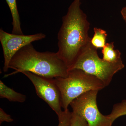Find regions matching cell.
Instances as JSON below:
<instances>
[{
    "instance_id": "1",
    "label": "cell",
    "mask_w": 126,
    "mask_h": 126,
    "mask_svg": "<svg viewBox=\"0 0 126 126\" xmlns=\"http://www.w3.org/2000/svg\"><path fill=\"white\" fill-rule=\"evenodd\" d=\"M81 0H74L63 17L58 35L59 56L69 70L83 49L91 41L89 36L90 24L81 8Z\"/></svg>"
},
{
    "instance_id": "2",
    "label": "cell",
    "mask_w": 126,
    "mask_h": 126,
    "mask_svg": "<svg viewBox=\"0 0 126 126\" xmlns=\"http://www.w3.org/2000/svg\"><path fill=\"white\" fill-rule=\"evenodd\" d=\"M9 68L15 71L9 75L29 72L50 79L67 77L69 69L57 52L37 51L32 43L16 52L9 63Z\"/></svg>"
},
{
    "instance_id": "3",
    "label": "cell",
    "mask_w": 126,
    "mask_h": 126,
    "mask_svg": "<svg viewBox=\"0 0 126 126\" xmlns=\"http://www.w3.org/2000/svg\"><path fill=\"white\" fill-rule=\"evenodd\" d=\"M54 80L60 92L64 110L68 109L71 102L81 94L90 90L99 91L106 87L96 77L77 69L69 70L67 77Z\"/></svg>"
},
{
    "instance_id": "4",
    "label": "cell",
    "mask_w": 126,
    "mask_h": 126,
    "mask_svg": "<svg viewBox=\"0 0 126 126\" xmlns=\"http://www.w3.org/2000/svg\"><path fill=\"white\" fill-rule=\"evenodd\" d=\"M97 49L93 46L90 41L82 50L70 69H81L94 75L101 80L107 87L111 83L115 74L124 68L125 65L122 60L112 63L100 58Z\"/></svg>"
},
{
    "instance_id": "5",
    "label": "cell",
    "mask_w": 126,
    "mask_h": 126,
    "mask_svg": "<svg viewBox=\"0 0 126 126\" xmlns=\"http://www.w3.org/2000/svg\"><path fill=\"white\" fill-rule=\"evenodd\" d=\"M98 90H90L73 100L70 104L72 112L84 118L88 126H112L108 115L102 114L98 108Z\"/></svg>"
},
{
    "instance_id": "6",
    "label": "cell",
    "mask_w": 126,
    "mask_h": 126,
    "mask_svg": "<svg viewBox=\"0 0 126 126\" xmlns=\"http://www.w3.org/2000/svg\"><path fill=\"white\" fill-rule=\"evenodd\" d=\"M22 73L33 84L37 95L49 105L58 116L61 115L63 111L61 109V94L54 79L48 78L29 72H23Z\"/></svg>"
},
{
    "instance_id": "7",
    "label": "cell",
    "mask_w": 126,
    "mask_h": 126,
    "mask_svg": "<svg viewBox=\"0 0 126 126\" xmlns=\"http://www.w3.org/2000/svg\"><path fill=\"white\" fill-rule=\"evenodd\" d=\"M46 35L39 33L30 35L9 33L2 29H0V41L3 50L4 72H7L11 59L19 50L34 41L45 38Z\"/></svg>"
},
{
    "instance_id": "8",
    "label": "cell",
    "mask_w": 126,
    "mask_h": 126,
    "mask_svg": "<svg viewBox=\"0 0 126 126\" xmlns=\"http://www.w3.org/2000/svg\"><path fill=\"white\" fill-rule=\"evenodd\" d=\"M0 97L6 98L10 102L19 103L24 102L26 99L25 95L7 87L1 80H0Z\"/></svg>"
},
{
    "instance_id": "9",
    "label": "cell",
    "mask_w": 126,
    "mask_h": 126,
    "mask_svg": "<svg viewBox=\"0 0 126 126\" xmlns=\"http://www.w3.org/2000/svg\"><path fill=\"white\" fill-rule=\"evenodd\" d=\"M10 8L12 18V33L16 34L23 35L21 28L19 14L17 7L16 0H5Z\"/></svg>"
},
{
    "instance_id": "10",
    "label": "cell",
    "mask_w": 126,
    "mask_h": 126,
    "mask_svg": "<svg viewBox=\"0 0 126 126\" xmlns=\"http://www.w3.org/2000/svg\"><path fill=\"white\" fill-rule=\"evenodd\" d=\"M114 42L107 43L103 48L102 53L104 60L110 63H117L122 60L121 53L118 50L114 49Z\"/></svg>"
},
{
    "instance_id": "11",
    "label": "cell",
    "mask_w": 126,
    "mask_h": 126,
    "mask_svg": "<svg viewBox=\"0 0 126 126\" xmlns=\"http://www.w3.org/2000/svg\"><path fill=\"white\" fill-rule=\"evenodd\" d=\"M94 35L91 39V43L97 49L103 48L106 45L107 34L104 30L100 28H94Z\"/></svg>"
},
{
    "instance_id": "12",
    "label": "cell",
    "mask_w": 126,
    "mask_h": 126,
    "mask_svg": "<svg viewBox=\"0 0 126 126\" xmlns=\"http://www.w3.org/2000/svg\"><path fill=\"white\" fill-rule=\"evenodd\" d=\"M108 115L111 119L112 124L118 118L126 115V99L122 100L121 102L114 104L111 112Z\"/></svg>"
},
{
    "instance_id": "13",
    "label": "cell",
    "mask_w": 126,
    "mask_h": 126,
    "mask_svg": "<svg viewBox=\"0 0 126 126\" xmlns=\"http://www.w3.org/2000/svg\"><path fill=\"white\" fill-rule=\"evenodd\" d=\"M72 112L68 109L64 110L58 117L59 123L58 126H69L70 125Z\"/></svg>"
},
{
    "instance_id": "14",
    "label": "cell",
    "mask_w": 126,
    "mask_h": 126,
    "mask_svg": "<svg viewBox=\"0 0 126 126\" xmlns=\"http://www.w3.org/2000/svg\"><path fill=\"white\" fill-rule=\"evenodd\" d=\"M69 126H88V124L84 118L72 112V118Z\"/></svg>"
},
{
    "instance_id": "15",
    "label": "cell",
    "mask_w": 126,
    "mask_h": 126,
    "mask_svg": "<svg viewBox=\"0 0 126 126\" xmlns=\"http://www.w3.org/2000/svg\"><path fill=\"white\" fill-rule=\"evenodd\" d=\"M14 121L10 115L5 112L2 109H0V123L1 124L3 122H11Z\"/></svg>"
},
{
    "instance_id": "16",
    "label": "cell",
    "mask_w": 126,
    "mask_h": 126,
    "mask_svg": "<svg viewBox=\"0 0 126 126\" xmlns=\"http://www.w3.org/2000/svg\"><path fill=\"white\" fill-rule=\"evenodd\" d=\"M121 14L124 20H126V6L122 9L121 11Z\"/></svg>"
},
{
    "instance_id": "17",
    "label": "cell",
    "mask_w": 126,
    "mask_h": 126,
    "mask_svg": "<svg viewBox=\"0 0 126 126\" xmlns=\"http://www.w3.org/2000/svg\"><path fill=\"white\" fill-rule=\"evenodd\" d=\"M125 21H126V20H125Z\"/></svg>"
}]
</instances>
